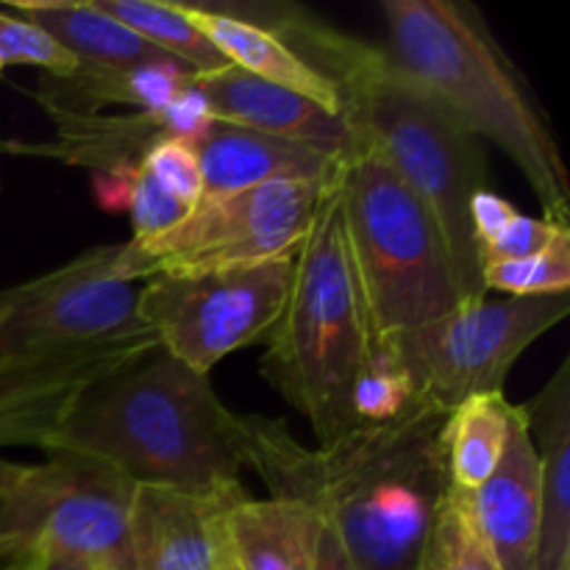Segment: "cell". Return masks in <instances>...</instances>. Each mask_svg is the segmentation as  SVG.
<instances>
[{"mask_svg":"<svg viewBox=\"0 0 570 570\" xmlns=\"http://www.w3.org/2000/svg\"><path fill=\"white\" fill-rule=\"evenodd\" d=\"M445 415L415 401L395 421L304 449L284 421L232 410L228 438L271 499L298 501L332 527L356 570H421L429 529L449 490Z\"/></svg>","mask_w":570,"mask_h":570,"instance_id":"6da1fadb","label":"cell"},{"mask_svg":"<svg viewBox=\"0 0 570 570\" xmlns=\"http://www.w3.org/2000/svg\"><path fill=\"white\" fill-rule=\"evenodd\" d=\"M273 31L337 87L343 117L432 212L445 239L462 304L488 298L471 228L473 195L488 189L484 150L387 50L306 17H278Z\"/></svg>","mask_w":570,"mask_h":570,"instance_id":"7a4b0ae2","label":"cell"},{"mask_svg":"<svg viewBox=\"0 0 570 570\" xmlns=\"http://www.w3.org/2000/svg\"><path fill=\"white\" fill-rule=\"evenodd\" d=\"M228 412L209 376L156 348L89 393L42 451L95 456L134 484L243 499Z\"/></svg>","mask_w":570,"mask_h":570,"instance_id":"3957f363","label":"cell"},{"mask_svg":"<svg viewBox=\"0 0 570 570\" xmlns=\"http://www.w3.org/2000/svg\"><path fill=\"white\" fill-rule=\"evenodd\" d=\"M390 59L465 131L490 139L523 173L546 220L570 228V181L560 148L476 20L449 0H384Z\"/></svg>","mask_w":570,"mask_h":570,"instance_id":"277c9868","label":"cell"},{"mask_svg":"<svg viewBox=\"0 0 570 570\" xmlns=\"http://www.w3.org/2000/svg\"><path fill=\"white\" fill-rule=\"evenodd\" d=\"M371 343L334 178L295 254L287 304L265 340L259 371L328 445L360 426L354 387Z\"/></svg>","mask_w":570,"mask_h":570,"instance_id":"5b68a950","label":"cell"},{"mask_svg":"<svg viewBox=\"0 0 570 570\" xmlns=\"http://www.w3.org/2000/svg\"><path fill=\"white\" fill-rule=\"evenodd\" d=\"M337 189L373 340L426 326L462 304L432 212L360 134L340 161Z\"/></svg>","mask_w":570,"mask_h":570,"instance_id":"8992f818","label":"cell"},{"mask_svg":"<svg viewBox=\"0 0 570 570\" xmlns=\"http://www.w3.org/2000/svg\"><path fill=\"white\" fill-rule=\"evenodd\" d=\"M332 181H267L204 198L170 232L122 243L120 271L142 284L295 256Z\"/></svg>","mask_w":570,"mask_h":570,"instance_id":"52a82bcc","label":"cell"},{"mask_svg":"<svg viewBox=\"0 0 570 570\" xmlns=\"http://www.w3.org/2000/svg\"><path fill=\"white\" fill-rule=\"evenodd\" d=\"M570 315L568 295L479 298L390 337L415 401L451 412L473 395L504 393L523 351Z\"/></svg>","mask_w":570,"mask_h":570,"instance_id":"ba28073f","label":"cell"},{"mask_svg":"<svg viewBox=\"0 0 570 570\" xmlns=\"http://www.w3.org/2000/svg\"><path fill=\"white\" fill-rule=\"evenodd\" d=\"M134 488L95 456L50 451L0 493V538L22 551H61L92 570H139L128 527Z\"/></svg>","mask_w":570,"mask_h":570,"instance_id":"9c48e42d","label":"cell"},{"mask_svg":"<svg viewBox=\"0 0 570 570\" xmlns=\"http://www.w3.org/2000/svg\"><path fill=\"white\" fill-rule=\"evenodd\" d=\"M295 256L250 267L181 278H150L139 287L137 312L159 348L209 376L217 362L265 343L282 317Z\"/></svg>","mask_w":570,"mask_h":570,"instance_id":"30bf717a","label":"cell"},{"mask_svg":"<svg viewBox=\"0 0 570 570\" xmlns=\"http://www.w3.org/2000/svg\"><path fill=\"white\" fill-rule=\"evenodd\" d=\"M142 284L120 271V245H100L67 265L0 293V371L26 356L145 332Z\"/></svg>","mask_w":570,"mask_h":570,"instance_id":"8fae6325","label":"cell"},{"mask_svg":"<svg viewBox=\"0 0 570 570\" xmlns=\"http://www.w3.org/2000/svg\"><path fill=\"white\" fill-rule=\"evenodd\" d=\"M159 348L150 328L26 356L0 371V445L42 449L89 393Z\"/></svg>","mask_w":570,"mask_h":570,"instance_id":"7c38bea8","label":"cell"},{"mask_svg":"<svg viewBox=\"0 0 570 570\" xmlns=\"http://www.w3.org/2000/svg\"><path fill=\"white\" fill-rule=\"evenodd\" d=\"M189 83L204 95L215 120L293 139L337 159H343L356 142L354 128L343 115L293 89L262 81L239 67L193 72Z\"/></svg>","mask_w":570,"mask_h":570,"instance_id":"4fadbf2b","label":"cell"},{"mask_svg":"<svg viewBox=\"0 0 570 570\" xmlns=\"http://www.w3.org/2000/svg\"><path fill=\"white\" fill-rule=\"evenodd\" d=\"M234 501L239 499H206L181 490L137 484L128 515L137 568L220 570L228 560L223 515Z\"/></svg>","mask_w":570,"mask_h":570,"instance_id":"5bb4252c","label":"cell"},{"mask_svg":"<svg viewBox=\"0 0 570 570\" xmlns=\"http://www.w3.org/2000/svg\"><path fill=\"white\" fill-rule=\"evenodd\" d=\"M473 529L501 570H534L540 534V456L527 410L493 476L460 493Z\"/></svg>","mask_w":570,"mask_h":570,"instance_id":"9a60e30c","label":"cell"},{"mask_svg":"<svg viewBox=\"0 0 570 570\" xmlns=\"http://www.w3.org/2000/svg\"><path fill=\"white\" fill-rule=\"evenodd\" d=\"M193 150L204 178V198L239 193L267 181H332L343 161L309 145L223 120H212L193 142Z\"/></svg>","mask_w":570,"mask_h":570,"instance_id":"2e32d148","label":"cell"},{"mask_svg":"<svg viewBox=\"0 0 570 570\" xmlns=\"http://www.w3.org/2000/svg\"><path fill=\"white\" fill-rule=\"evenodd\" d=\"M540 456V534L534 570H570V360L523 404Z\"/></svg>","mask_w":570,"mask_h":570,"instance_id":"e0dca14e","label":"cell"},{"mask_svg":"<svg viewBox=\"0 0 570 570\" xmlns=\"http://www.w3.org/2000/svg\"><path fill=\"white\" fill-rule=\"evenodd\" d=\"M178 11L215 45L223 59L232 67L250 72L262 81L278 83L293 92L306 95L315 104L343 115L340 106V92L326 76L306 65L273 28L250 22L234 11L215 9V6L198 3H176Z\"/></svg>","mask_w":570,"mask_h":570,"instance_id":"ac0fdd59","label":"cell"},{"mask_svg":"<svg viewBox=\"0 0 570 570\" xmlns=\"http://www.w3.org/2000/svg\"><path fill=\"white\" fill-rule=\"evenodd\" d=\"M232 562L239 570H315L323 518L289 499H239L223 515Z\"/></svg>","mask_w":570,"mask_h":570,"instance_id":"d6986e66","label":"cell"},{"mask_svg":"<svg viewBox=\"0 0 570 570\" xmlns=\"http://www.w3.org/2000/svg\"><path fill=\"white\" fill-rule=\"evenodd\" d=\"M9 6L22 20L45 28L67 53L76 56L78 70H131L142 65L184 67L115 17L100 11L92 0H11Z\"/></svg>","mask_w":570,"mask_h":570,"instance_id":"ffe728a7","label":"cell"},{"mask_svg":"<svg viewBox=\"0 0 570 570\" xmlns=\"http://www.w3.org/2000/svg\"><path fill=\"white\" fill-rule=\"evenodd\" d=\"M56 120L61 145L56 156L72 165L104 170L111 181H131L134 170L142 165L150 145L167 139L156 111H128V115H78V111L45 106Z\"/></svg>","mask_w":570,"mask_h":570,"instance_id":"44dd1931","label":"cell"},{"mask_svg":"<svg viewBox=\"0 0 570 570\" xmlns=\"http://www.w3.org/2000/svg\"><path fill=\"white\" fill-rule=\"evenodd\" d=\"M523 406L510 404L504 393L473 395L445 415L443 449L449 488L473 493L499 468Z\"/></svg>","mask_w":570,"mask_h":570,"instance_id":"7402d4cb","label":"cell"},{"mask_svg":"<svg viewBox=\"0 0 570 570\" xmlns=\"http://www.w3.org/2000/svg\"><path fill=\"white\" fill-rule=\"evenodd\" d=\"M189 70L178 65H142L131 70H78L70 78H50L39 95L45 106L78 115H98L100 106H131L159 111L187 87Z\"/></svg>","mask_w":570,"mask_h":570,"instance_id":"603a6c76","label":"cell"},{"mask_svg":"<svg viewBox=\"0 0 570 570\" xmlns=\"http://www.w3.org/2000/svg\"><path fill=\"white\" fill-rule=\"evenodd\" d=\"M100 11L115 17L126 28L181 61L189 72H209L228 67L220 50L178 11L176 3L159 0H92Z\"/></svg>","mask_w":570,"mask_h":570,"instance_id":"cb8c5ba5","label":"cell"},{"mask_svg":"<svg viewBox=\"0 0 570 570\" xmlns=\"http://www.w3.org/2000/svg\"><path fill=\"white\" fill-rule=\"evenodd\" d=\"M421 570H501L473 529L456 490L449 488L440 501L423 546Z\"/></svg>","mask_w":570,"mask_h":570,"instance_id":"d4e9b609","label":"cell"},{"mask_svg":"<svg viewBox=\"0 0 570 570\" xmlns=\"http://www.w3.org/2000/svg\"><path fill=\"white\" fill-rule=\"evenodd\" d=\"M484 289L504 298H540L570 293V234L551 248L527 259H501L482 265Z\"/></svg>","mask_w":570,"mask_h":570,"instance_id":"484cf974","label":"cell"},{"mask_svg":"<svg viewBox=\"0 0 570 570\" xmlns=\"http://www.w3.org/2000/svg\"><path fill=\"white\" fill-rule=\"evenodd\" d=\"M415 404L410 379L387 340H373L354 387V417L360 426L387 423Z\"/></svg>","mask_w":570,"mask_h":570,"instance_id":"4316f807","label":"cell"},{"mask_svg":"<svg viewBox=\"0 0 570 570\" xmlns=\"http://www.w3.org/2000/svg\"><path fill=\"white\" fill-rule=\"evenodd\" d=\"M0 65L39 67L50 78H70L78 72L76 56L67 53L45 28L0 11Z\"/></svg>","mask_w":570,"mask_h":570,"instance_id":"83f0119b","label":"cell"},{"mask_svg":"<svg viewBox=\"0 0 570 570\" xmlns=\"http://www.w3.org/2000/svg\"><path fill=\"white\" fill-rule=\"evenodd\" d=\"M128 212H131V226L134 237L131 239H154L159 234L170 232L173 226L184 220L189 215L193 206L181 204L176 195L167 193L142 165L134 170L131 181H128V195H126Z\"/></svg>","mask_w":570,"mask_h":570,"instance_id":"f1b7e54d","label":"cell"},{"mask_svg":"<svg viewBox=\"0 0 570 570\" xmlns=\"http://www.w3.org/2000/svg\"><path fill=\"white\" fill-rule=\"evenodd\" d=\"M142 167L181 204L195 206L204 200V178H200L198 156L193 145L181 139H161L150 145L145 154Z\"/></svg>","mask_w":570,"mask_h":570,"instance_id":"f546056e","label":"cell"},{"mask_svg":"<svg viewBox=\"0 0 570 570\" xmlns=\"http://www.w3.org/2000/svg\"><path fill=\"white\" fill-rule=\"evenodd\" d=\"M568 226H557V223L546 220V217L521 215L518 212L493 243L482 248V265L484 262H501V259H527V256L540 254V250L551 248L557 239L568 237Z\"/></svg>","mask_w":570,"mask_h":570,"instance_id":"4dcf8cb0","label":"cell"},{"mask_svg":"<svg viewBox=\"0 0 570 570\" xmlns=\"http://www.w3.org/2000/svg\"><path fill=\"white\" fill-rule=\"evenodd\" d=\"M161 120V128H165L167 139H181V142L193 145L206 128L212 126L215 115H212L209 104H206L204 95L189 83L187 76V87L165 106V109L156 111Z\"/></svg>","mask_w":570,"mask_h":570,"instance_id":"1f68e13d","label":"cell"},{"mask_svg":"<svg viewBox=\"0 0 570 570\" xmlns=\"http://www.w3.org/2000/svg\"><path fill=\"white\" fill-rule=\"evenodd\" d=\"M515 215H518L515 206H512L507 198H501L499 193H493V189H482V193L473 195L471 228H473V239H476L479 245V256H482L484 245L493 243V239L501 234V228H504Z\"/></svg>","mask_w":570,"mask_h":570,"instance_id":"d6a6232c","label":"cell"},{"mask_svg":"<svg viewBox=\"0 0 570 570\" xmlns=\"http://www.w3.org/2000/svg\"><path fill=\"white\" fill-rule=\"evenodd\" d=\"M14 570H92L87 562L76 560L70 554H61V551L50 549H28L22 551V557L17 560Z\"/></svg>","mask_w":570,"mask_h":570,"instance_id":"836d02e7","label":"cell"},{"mask_svg":"<svg viewBox=\"0 0 570 570\" xmlns=\"http://www.w3.org/2000/svg\"><path fill=\"white\" fill-rule=\"evenodd\" d=\"M315 570H356L351 557L345 554L343 543L337 540V534H334L332 527H326V523H323L321 538H317Z\"/></svg>","mask_w":570,"mask_h":570,"instance_id":"e575fe53","label":"cell"},{"mask_svg":"<svg viewBox=\"0 0 570 570\" xmlns=\"http://www.w3.org/2000/svg\"><path fill=\"white\" fill-rule=\"evenodd\" d=\"M22 557V546L9 538H0V570H14L17 560Z\"/></svg>","mask_w":570,"mask_h":570,"instance_id":"d590c367","label":"cell"},{"mask_svg":"<svg viewBox=\"0 0 570 570\" xmlns=\"http://www.w3.org/2000/svg\"><path fill=\"white\" fill-rule=\"evenodd\" d=\"M22 471H26V465H17V462H9V460H0V493H3L6 488H11V484L20 479Z\"/></svg>","mask_w":570,"mask_h":570,"instance_id":"8d00e7d4","label":"cell"},{"mask_svg":"<svg viewBox=\"0 0 570 570\" xmlns=\"http://www.w3.org/2000/svg\"><path fill=\"white\" fill-rule=\"evenodd\" d=\"M220 570H239L237 566H234V562H232V554H228V560L226 562H223V566H220Z\"/></svg>","mask_w":570,"mask_h":570,"instance_id":"74e56055","label":"cell"},{"mask_svg":"<svg viewBox=\"0 0 570 570\" xmlns=\"http://www.w3.org/2000/svg\"><path fill=\"white\" fill-rule=\"evenodd\" d=\"M0 70H3V65H0Z\"/></svg>","mask_w":570,"mask_h":570,"instance_id":"f35d334b","label":"cell"}]
</instances>
